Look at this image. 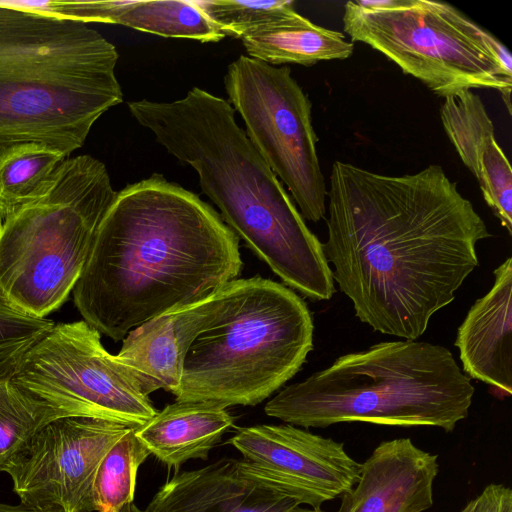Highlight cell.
Instances as JSON below:
<instances>
[{
	"label": "cell",
	"mask_w": 512,
	"mask_h": 512,
	"mask_svg": "<svg viewBox=\"0 0 512 512\" xmlns=\"http://www.w3.org/2000/svg\"><path fill=\"white\" fill-rule=\"evenodd\" d=\"M313 318L292 289L235 279L216 294L191 343L175 401L255 406L290 380L313 350Z\"/></svg>",
	"instance_id": "cell-6"
},
{
	"label": "cell",
	"mask_w": 512,
	"mask_h": 512,
	"mask_svg": "<svg viewBox=\"0 0 512 512\" xmlns=\"http://www.w3.org/2000/svg\"><path fill=\"white\" fill-rule=\"evenodd\" d=\"M237 462L223 457L199 469L175 472L144 512H231L254 486L240 476Z\"/></svg>",
	"instance_id": "cell-20"
},
{
	"label": "cell",
	"mask_w": 512,
	"mask_h": 512,
	"mask_svg": "<svg viewBox=\"0 0 512 512\" xmlns=\"http://www.w3.org/2000/svg\"><path fill=\"white\" fill-rule=\"evenodd\" d=\"M233 425L234 417L222 406L175 401L136 428L135 434L150 454L178 472L188 460L208 459Z\"/></svg>",
	"instance_id": "cell-18"
},
{
	"label": "cell",
	"mask_w": 512,
	"mask_h": 512,
	"mask_svg": "<svg viewBox=\"0 0 512 512\" xmlns=\"http://www.w3.org/2000/svg\"><path fill=\"white\" fill-rule=\"evenodd\" d=\"M286 512H324L321 508H303L300 505L286 511Z\"/></svg>",
	"instance_id": "cell-29"
},
{
	"label": "cell",
	"mask_w": 512,
	"mask_h": 512,
	"mask_svg": "<svg viewBox=\"0 0 512 512\" xmlns=\"http://www.w3.org/2000/svg\"><path fill=\"white\" fill-rule=\"evenodd\" d=\"M352 42L379 51L435 95L498 90L511 112L512 57L489 31L456 7L430 0H360L344 6Z\"/></svg>",
	"instance_id": "cell-8"
},
{
	"label": "cell",
	"mask_w": 512,
	"mask_h": 512,
	"mask_svg": "<svg viewBox=\"0 0 512 512\" xmlns=\"http://www.w3.org/2000/svg\"><path fill=\"white\" fill-rule=\"evenodd\" d=\"M118 512H144L143 510H140L137 505H135L133 502L130 504H127L124 506L121 510Z\"/></svg>",
	"instance_id": "cell-30"
},
{
	"label": "cell",
	"mask_w": 512,
	"mask_h": 512,
	"mask_svg": "<svg viewBox=\"0 0 512 512\" xmlns=\"http://www.w3.org/2000/svg\"><path fill=\"white\" fill-rule=\"evenodd\" d=\"M249 57L268 63L314 65L319 61L346 59L354 43L343 33L314 24L294 13L241 36Z\"/></svg>",
	"instance_id": "cell-19"
},
{
	"label": "cell",
	"mask_w": 512,
	"mask_h": 512,
	"mask_svg": "<svg viewBox=\"0 0 512 512\" xmlns=\"http://www.w3.org/2000/svg\"><path fill=\"white\" fill-rule=\"evenodd\" d=\"M440 117L456 152L477 179L485 202L512 236V169L481 98L470 89L455 92L444 98Z\"/></svg>",
	"instance_id": "cell-15"
},
{
	"label": "cell",
	"mask_w": 512,
	"mask_h": 512,
	"mask_svg": "<svg viewBox=\"0 0 512 512\" xmlns=\"http://www.w3.org/2000/svg\"><path fill=\"white\" fill-rule=\"evenodd\" d=\"M116 195L103 162L68 157L0 225V290L14 305L46 318L67 301Z\"/></svg>",
	"instance_id": "cell-7"
},
{
	"label": "cell",
	"mask_w": 512,
	"mask_h": 512,
	"mask_svg": "<svg viewBox=\"0 0 512 512\" xmlns=\"http://www.w3.org/2000/svg\"><path fill=\"white\" fill-rule=\"evenodd\" d=\"M215 294L159 315L131 330L116 360L147 396L158 389L175 395L187 351L211 317Z\"/></svg>",
	"instance_id": "cell-14"
},
{
	"label": "cell",
	"mask_w": 512,
	"mask_h": 512,
	"mask_svg": "<svg viewBox=\"0 0 512 512\" xmlns=\"http://www.w3.org/2000/svg\"><path fill=\"white\" fill-rule=\"evenodd\" d=\"M169 154L198 174L227 226L290 288L312 301L335 293L322 243L223 98L193 87L172 102L128 103Z\"/></svg>",
	"instance_id": "cell-3"
},
{
	"label": "cell",
	"mask_w": 512,
	"mask_h": 512,
	"mask_svg": "<svg viewBox=\"0 0 512 512\" xmlns=\"http://www.w3.org/2000/svg\"><path fill=\"white\" fill-rule=\"evenodd\" d=\"M131 427L86 417L45 426L6 471L20 503L55 512H92L98 466Z\"/></svg>",
	"instance_id": "cell-12"
},
{
	"label": "cell",
	"mask_w": 512,
	"mask_h": 512,
	"mask_svg": "<svg viewBox=\"0 0 512 512\" xmlns=\"http://www.w3.org/2000/svg\"><path fill=\"white\" fill-rule=\"evenodd\" d=\"M490 291L477 299L458 328L455 346L463 373L512 393V258L494 272Z\"/></svg>",
	"instance_id": "cell-16"
},
{
	"label": "cell",
	"mask_w": 512,
	"mask_h": 512,
	"mask_svg": "<svg viewBox=\"0 0 512 512\" xmlns=\"http://www.w3.org/2000/svg\"><path fill=\"white\" fill-rule=\"evenodd\" d=\"M327 196L334 282L361 322L418 339L479 265L485 222L435 164L391 176L335 161Z\"/></svg>",
	"instance_id": "cell-1"
},
{
	"label": "cell",
	"mask_w": 512,
	"mask_h": 512,
	"mask_svg": "<svg viewBox=\"0 0 512 512\" xmlns=\"http://www.w3.org/2000/svg\"><path fill=\"white\" fill-rule=\"evenodd\" d=\"M361 464L358 482L340 497L336 512H424L433 506L438 456L410 438L380 442Z\"/></svg>",
	"instance_id": "cell-13"
},
{
	"label": "cell",
	"mask_w": 512,
	"mask_h": 512,
	"mask_svg": "<svg viewBox=\"0 0 512 512\" xmlns=\"http://www.w3.org/2000/svg\"><path fill=\"white\" fill-rule=\"evenodd\" d=\"M460 512H512V490L503 484L491 483Z\"/></svg>",
	"instance_id": "cell-27"
},
{
	"label": "cell",
	"mask_w": 512,
	"mask_h": 512,
	"mask_svg": "<svg viewBox=\"0 0 512 512\" xmlns=\"http://www.w3.org/2000/svg\"><path fill=\"white\" fill-rule=\"evenodd\" d=\"M0 512H55V511L36 509V508L25 506L21 503L12 505V504L0 502Z\"/></svg>",
	"instance_id": "cell-28"
},
{
	"label": "cell",
	"mask_w": 512,
	"mask_h": 512,
	"mask_svg": "<svg viewBox=\"0 0 512 512\" xmlns=\"http://www.w3.org/2000/svg\"><path fill=\"white\" fill-rule=\"evenodd\" d=\"M55 15L86 24H118L159 36L200 42H218L225 37L196 1L57 0Z\"/></svg>",
	"instance_id": "cell-17"
},
{
	"label": "cell",
	"mask_w": 512,
	"mask_h": 512,
	"mask_svg": "<svg viewBox=\"0 0 512 512\" xmlns=\"http://www.w3.org/2000/svg\"><path fill=\"white\" fill-rule=\"evenodd\" d=\"M14 305L0 290V380L11 379L25 353L54 326Z\"/></svg>",
	"instance_id": "cell-24"
},
{
	"label": "cell",
	"mask_w": 512,
	"mask_h": 512,
	"mask_svg": "<svg viewBox=\"0 0 512 512\" xmlns=\"http://www.w3.org/2000/svg\"><path fill=\"white\" fill-rule=\"evenodd\" d=\"M130 428L102 458L93 483V508L96 512H118L134 500L139 467L149 450Z\"/></svg>",
	"instance_id": "cell-23"
},
{
	"label": "cell",
	"mask_w": 512,
	"mask_h": 512,
	"mask_svg": "<svg viewBox=\"0 0 512 512\" xmlns=\"http://www.w3.org/2000/svg\"><path fill=\"white\" fill-rule=\"evenodd\" d=\"M209 20L226 36L245 33L285 19L296 13L293 1H196Z\"/></svg>",
	"instance_id": "cell-25"
},
{
	"label": "cell",
	"mask_w": 512,
	"mask_h": 512,
	"mask_svg": "<svg viewBox=\"0 0 512 512\" xmlns=\"http://www.w3.org/2000/svg\"><path fill=\"white\" fill-rule=\"evenodd\" d=\"M84 320L57 323L23 356L12 380L59 409L138 428L157 412Z\"/></svg>",
	"instance_id": "cell-10"
},
{
	"label": "cell",
	"mask_w": 512,
	"mask_h": 512,
	"mask_svg": "<svg viewBox=\"0 0 512 512\" xmlns=\"http://www.w3.org/2000/svg\"><path fill=\"white\" fill-rule=\"evenodd\" d=\"M66 158L63 151L39 142L0 147V225L42 192Z\"/></svg>",
	"instance_id": "cell-21"
},
{
	"label": "cell",
	"mask_w": 512,
	"mask_h": 512,
	"mask_svg": "<svg viewBox=\"0 0 512 512\" xmlns=\"http://www.w3.org/2000/svg\"><path fill=\"white\" fill-rule=\"evenodd\" d=\"M227 443L243 456L237 462L243 479L298 505L321 508L352 489L361 474L362 464L343 442L288 423L240 428Z\"/></svg>",
	"instance_id": "cell-11"
},
{
	"label": "cell",
	"mask_w": 512,
	"mask_h": 512,
	"mask_svg": "<svg viewBox=\"0 0 512 512\" xmlns=\"http://www.w3.org/2000/svg\"><path fill=\"white\" fill-rule=\"evenodd\" d=\"M475 389L442 345L386 341L337 358L267 402V416L302 428L347 422L437 427L466 419Z\"/></svg>",
	"instance_id": "cell-5"
},
{
	"label": "cell",
	"mask_w": 512,
	"mask_h": 512,
	"mask_svg": "<svg viewBox=\"0 0 512 512\" xmlns=\"http://www.w3.org/2000/svg\"><path fill=\"white\" fill-rule=\"evenodd\" d=\"M116 47L86 23L0 7V147L39 142L68 157L123 92Z\"/></svg>",
	"instance_id": "cell-4"
},
{
	"label": "cell",
	"mask_w": 512,
	"mask_h": 512,
	"mask_svg": "<svg viewBox=\"0 0 512 512\" xmlns=\"http://www.w3.org/2000/svg\"><path fill=\"white\" fill-rule=\"evenodd\" d=\"M229 103L246 135L308 221L326 214L327 189L317 155L312 104L288 66L249 56L233 61L224 77Z\"/></svg>",
	"instance_id": "cell-9"
},
{
	"label": "cell",
	"mask_w": 512,
	"mask_h": 512,
	"mask_svg": "<svg viewBox=\"0 0 512 512\" xmlns=\"http://www.w3.org/2000/svg\"><path fill=\"white\" fill-rule=\"evenodd\" d=\"M65 415L11 379L0 380V472H6L32 439Z\"/></svg>",
	"instance_id": "cell-22"
},
{
	"label": "cell",
	"mask_w": 512,
	"mask_h": 512,
	"mask_svg": "<svg viewBox=\"0 0 512 512\" xmlns=\"http://www.w3.org/2000/svg\"><path fill=\"white\" fill-rule=\"evenodd\" d=\"M239 238L191 191L154 173L119 192L73 290L83 320L113 341L237 279Z\"/></svg>",
	"instance_id": "cell-2"
},
{
	"label": "cell",
	"mask_w": 512,
	"mask_h": 512,
	"mask_svg": "<svg viewBox=\"0 0 512 512\" xmlns=\"http://www.w3.org/2000/svg\"><path fill=\"white\" fill-rule=\"evenodd\" d=\"M296 506L295 501L254 485L231 512H286Z\"/></svg>",
	"instance_id": "cell-26"
}]
</instances>
